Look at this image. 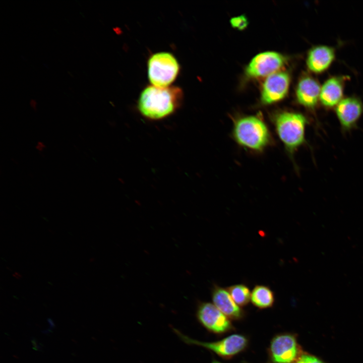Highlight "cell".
<instances>
[{
  "instance_id": "6da1fadb",
  "label": "cell",
  "mask_w": 363,
  "mask_h": 363,
  "mask_svg": "<svg viewBox=\"0 0 363 363\" xmlns=\"http://www.w3.org/2000/svg\"><path fill=\"white\" fill-rule=\"evenodd\" d=\"M181 101V93L175 88L149 86L141 93L138 108L145 118L152 120L165 118L177 109Z\"/></svg>"
},
{
  "instance_id": "7a4b0ae2",
  "label": "cell",
  "mask_w": 363,
  "mask_h": 363,
  "mask_svg": "<svg viewBox=\"0 0 363 363\" xmlns=\"http://www.w3.org/2000/svg\"><path fill=\"white\" fill-rule=\"evenodd\" d=\"M233 135L237 143L246 148L260 151L270 142V135L265 123L256 116L238 118L234 124Z\"/></svg>"
},
{
  "instance_id": "3957f363",
  "label": "cell",
  "mask_w": 363,
  "mask_h": 363,
  "mask_svg": "<svg viewBox=\"0 0 363 363\" xmlns=\"http://www.w3.org/2000/svg\"><path fill=\"white\" fill-rule=\"evenodd\" d=\"M277 133L286 150L292 154L305 142V130L308 120L298 112L283 111L274 117Z\"/></svg>"
},
{
  "instance_id": "277c9868",
  "label": "cell",
  "mask_w": 363,
  "mask_h": 363,
  "mask_svg": "<svg viewBox=\"0 0 363 363\" xmlns=\"http://www.w3.org/2000/svg\"><path fill=\"white\" fill-rule=\"evenodd\" d=\"M173 330L185 343L203 347L224 359L232 358L244 351L249 345L248 338L243 334H234L218 341L203 342L186 336L174 328Z\"/></svg>"
},
{
  "instance_id": "5b68a950",
  "label": "cell",
  "mask_w": 363,
  "mask_h": 363,
  "mask_svg": "<svg viewBox=\"0 0 363 363\" xmlns=\"http://www.w3.org/2000/svg\"><path fill=\"white\" fill-rule=\"evenodd\" d=\"M178 71V62L170 53H156L148 60V77L153 86L162 88L168 87L176 78Z\"/></svg>"
},
{
  "instance_id": "8992f818",
  "label": "cell",
  "mask_w": 363,
  "mask_h": 363,
  "mask_svg": "<svg viewBox=\"0 0 363 363\" xmlns=\"http://www.w3.org/2000/svg\"><path fill=\"white\" fill-rule=\"evenodd\" d=\"M302 353L296 335L288 332L275 335L268 348L271 363H295Z\"/></svg>"
},
{
  "instance_id": "52a82bcc",
  "label": "cell",
  "mask_w": 363,
  "mask_h": 363,
  "mask_svg": "<svg viewBox=\"0 0 363 363\" xmlns=\"http://www.w3.org/2000/svg\"><path fill=\"white\" fill-rule=\"evenodd\" d=\"M198 322L207 331L221 335L234 330L231 320L223 314L214 304L200 302L196 311Z\"/></svg>"
},
{
  "instance_id": "ba28073f",
  "label": "cell",
  "mask_w": 363,
  "mask_h": 363,
  "mask_svg": "<svg viewBox=\"0 0 363 363\" xmlns=\"http://www.w3.org/2000/svg\"><path fill=\"white\" fill-rule=\"evenodd\" d=\"M286 62V58L275 51L258 53L250 61L246 69V74L250 78L268 76L279 71Z\"/></svg>"
},
{
  "instance_id": "9c48e42d",
  "label": "cell",
  "mask_w": 363,
  "mask_h": 363,
  "mask_svg": "<svg viewBox=\"0 0 363 363\" xmlns=\"http://www.w3.org/2000/svg\"><path fill=\"white\" fill-rule=\"evenodd\" d=\"M290 76L284 71H278L267 77L262 88L261 101L263 104H271L283 99L287 93Z\"/></svg>"
},
{
  "instance_id": "30bf717a",
  "label": "cell",
  "mask_w": 363,
  "mask_h": 363,
  "mask_svg": "<svg viewBox=\"0 0 363 363\" xmlns=\"http://www.w3.org/2000/svg\"><path fill=\"white\" fill-rule=\"evenodd\" d=\"M335 113L344 130L354 128L363 113V105L354 97L343 98L336 106Z\"/></svg>"
},
{
  "instance_id": "8fae6325",
  "label": "cell",
  "mask_w": 363,
  "mask_h": 363,
  "mask_svg": "<svg viewBox=\"0 0 363 363\" xmlns=\"http://www.w3.org/2000/svg\"><path fill=\"white\" fill-rule=\"evenodd\" d=\"M211 296L213 304L229 319L239 321L245 317V311L234 301L227 289L214 285Z\"/></svg>"
},
{
  "instance_id": "7c38bea8",
  "label": "cell",
  "mask_w": 363,
  "mask_h": 363,
  "mask_svg": "<svg viewBox=\"0 0 363 363\" xmlns=\"http://www.w3.org/2000/svg\"><path fill=\"white\" fill-rule=\"evenodd\" d=\"M321 86L318 82L310 76L302 77L296 89L298 102L309 109H314L320 98Z\"/></svg>"
},
{
  "instance_id": "4fadbf2b",
  "label": "cell",
  "mask_w": 363,
  "mask_h": 363,
  "mask_svg": "<svg viewBox=\"0 0 363 363\" xmlns=\"http://www.w3.org/2000/svg\"><path fill=\"white\" fill-rule=\"evenodd\" d=\"M335 57L334 49L330 46L319 45L310 49L307 57L308 69L315 73H321L327 70Z\"/></svg>"
},
{
  "instance_id": "5bb4252c",
  "label": "cell",
  "mask_w": 363,
  "mask_h": 363,
  "mask_svg": "<svg viewBox=\"0 0 363 363\" xmlns=\"http://www.w3.org/2000/svg\"><path fill=\"white\" fill-rule=\"evenodd\" d=\"M343 80L341 77L328 79L321 86L319 100L326 107L336 106L343 99Z\"/></svg>"
},
{
  "instance_id": "9a60e30c",
  "label": "cell",
  "mask_w": 363,
  "mask_h": 363,
  "mask_svg": "<svg viewBox=\"0 0 363 363\" xmlns=\"http://www.w3.org/2000/svg\"><path fill=\"white\" fill-rule=\"evenodd\" d=\"M253 305L260 309H267L272 307L275 301L273 291L268 286L257 285L253 288L251 296Z\"/></svg>"
},
{
  "instance_id": "2e32d148",
  "label": "cell",
  "mask_w": 363,
  "mask_h": 363,
  "mask_svg": "<svg viewBox=\"0 0 363 363\" xmlns=\"http://www.w3.org/2000/svg\"><path fill=\"white\" fill-rule=\"evenodd\" d=\"M227 290L234 301L240 307L246 306L249 303L251 292L246 285L235 284L228 287Z\"/></svg>"
},
{
  "instance_id": "e0dca14e",
  "label": "cell",
  "mask_w": 363,
  "mask_h": 363,
  "mask_svg": "<svg viewBox=\"0 0 363 363\" xmlns=\"http://www.w3.org/2000/svg\"><path fill=\"white\" fill-rule=\"evenodd\" d=\"M231 26L239 30L246 28L248 24L247 18L243 15L232 18L230 20Z\"/></svg>"
},
{
  "instance_id": "ac0fdd59",
  "label": "cell",
  "mask_w": 363,
  "mask_h": 363,
  "mask_svg": "<svg viewBox=\"0 0 363 363\" xmlns=\"http://www.w3.org/2000/svg\"><path fill=\"white\" fill-rule=\"evenodd\" d=\"M295 363H324L322 360L317 357L303 352L300 354L298 359Z\"/></svg>"
},
{
  "instance_id": "d6986e66",
  "label": "cell",
  "mask_w": 363,
  "mask_h": 363,
  "mask_svg": "<svg viewBox=\"0 0 363 363\" xmlns=\"http://www.w3.org/2000/svg\"><path fill=\"white\" fill-rule=\"evenodd\" d=\"M46 146L44 143L41 141H38L35 146L36 150L41 152H42L44 149H45Z\"/></svg>"
},
{
  "instance_id": "ffe728a7",
  "label": "cell",
  "mask_w": 363,
  "mask_h": 363,
  "mask_svg": "<svg viewBox=\"0 0 363 363\" xmlns=\"http://www.w3.org/2000/svg\"><path fill=\"white\" fill-rule=\"evenodd\" d=\"M30 105L31 107L35 111L37 109V102L35 100L31 99L30 101Z\"/></svg>"
},
{
  "instance_id": "44dd1931",
  "label": "cell",
  "mask_w": 363,
  "mask_h": 363,
  "mask_svg": "<svg viewBox=\"0 0 363 363\" xmlns=\"http://www.w3.org/2000/svg\"><path fill=\"white\" fill-rule=\"evenodd\" d=\"M211 363H223L219 361L216 360L215 359H213Z\"/></svg>"
}]
</instances>
